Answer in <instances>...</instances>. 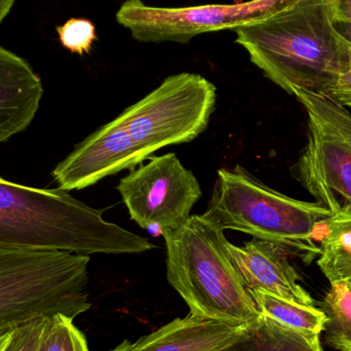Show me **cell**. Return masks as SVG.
<instances>
[{
    "instance_id": "1",
    "label": "cell",
    "mask_w": 351,
    "mask_h": 351,
    "mask_svg": "<svg viewBox=\"0 0 351 351\" xmlns=\"http://www.w3.org/2000/svg\"><path fill=\"white\" fill-rule=\"evenodd\" d=\"M68 191L39 189L0 178V249L140 254L156 245L103 218Z\"/></svg>"
},
{
    "instance_id": "2",
    "label": "cell",
    "mask_w": 351,
    "mask_h": 351,
    "mask_svg": "<svg viewBox=\"0 0 351 351\" xmlns=\"http://www.w3.org/2000/svg\"><path fill=\"white\" fill-rule=\"evenodd\" d=\"M235 43L282 90L330 93L350 66V43L334 28L323 0H303L235 30Z\"/></svg>"
},
{
    "instance_id": "3",
    "label": "cell",
    "mask_w": 351,
    "mask_h": 351,
    "mask_svg": "<svg viewBox=\"0 0 351 351\" xmlns=\"http://www.w3.org/2000/svg\"><path fill=\"white\" fill-rule=\"evenodd\" d=\"M167 247V278L190 313L250 325L261 317L255 301L225 251L224 230L202 215L162 231Z\"/></svg>"
},
{
    "instance_id": "4",
    "label": "cell",
    "mask_w": 351,
    "mask_h": 351,
    "mask_svg": "<svg viewBox=\"0 0 351 351\" xmlns=\"http://www.w3.org/2000/svg\"><path fill=\"white\" fill-rule=\"evenodd\" d=\"M202 216L224 231H241L278 243L309 262L319 255L315 241L333 214L319 202L295 199L271 189L237 165L218 171Z\"/></svg>"
},
{
    "instance_id": "5",
    "label": "cell",
    "mask_w": 351,
    "mask_h": 351,
    "mask_svg": "<svg viewBox=\"0 0 351 351\" xmlns=\"http://www.w3.org/2000/svg\"><path fill=\"white\" fill-rule=\"evenodd\" d=\"M88 255L0 249V335L40 317L90 309Z\"/></svg>"
},
{
    "instance_id": "6",
    "label": "cell",
    "mask_w": 351,
    "mask_h": 351,
    "mask_svg": "<svg viewBox=\"0 0 351 351\" xmlns=\"http://www.w3.org/2000/svg\"><path fill=\"white\" fill-rule=\"evenodd\" d=\"M307 142L295 169L303 187L333 214H351V112L330 93L298 90Z\"/></svg>"
},
{
    "instance_id": "7",
    "label": "cell",
    "mask_w": 351,
    "mask_h": 351,
    "mask_svg": "<svg viewBox=\"0 0 351 351\" xmlns=\"http://www.w3.org/2000/svg\"><path fill=\"white\" fill-rule=\"evenodd\" d=\"M216 101V86L204 76L179 73L169 76L117 117L150 158L166 146L188 143L204 133Z\"/></svg>"
},
{
    "instance_id": "8",
    "label": "cell",
    "mask_w": 351,
    "mask_h": 351,
    "mask_svg": "<svg viewBox=\"0 0 351 351\" xmlns=\"http://www.w3.org/2000/svg\"><path fill=\"white\" fill-rule=\"evenodd\" d=\"M303 0H250L234 4H204L156 8L129 0L117 12V21L142 43H187L197 35L218 32L271 18Z\"/></svg>"
},
{
    "instance_id": "9",
    "label": "cell",
    "mask_w": 351,
    "mask_h": 351,
    "mask_svg": "<svg viewBox=\"0 0 351 351\" xmlns=\"http://www.w3.org/2000/svg\"><path fill=\"white\" fill-rule=\"evenodd\" d=\"M148 160L121 179L117 190L130 218L141 228L156 227L162 232L177 228L189 219L202 197L199 182L175 154Z\"/></svg>"
},
{
    "instance_id": "10",
    "label": "cell",
    "mask_w": 351,
    "mask_h": 351,
    "mask_svg": "<svg viewBox=\"0 0 351 351\" xmlns=\"http://www.w3.org/2000/svg\"><path fill=\"white\" fill-rule=\"evenodd\" d=\"M148 156L138 148L119 117L97 130L60 162L53 172L59 189L80 190L100 180L132 170Z\"/></svg>"
},
{
    "instance_id": "11",
    "label": "cell",
    "mask_w": 351,
    "mask_h": 351,
    "mask_svg": "<svg viewBox=\"0 0 351 351\" xmlns=\"http://www.w3.org/2000/svg\"><path fill=\"white\" fill-rule=\"evenodd\" d=\"M224 245L247 290L262 291L297 304L315 307V299L299 284L300 276L291 264L290 252L286 247L256 237L241 247L227 239Z\"/></svg>"
},
{
    "instance_id": "12",
    "label": "cell",
    "mask_w": 351,
    "mask_h": 351,
    "mask_svg": "<svg viewBox=\"0 0 351 351\" xmlns=\"http://www.w3.org/2000/svg\"><path fill=\"white\" fill-rule=\"evenodd\" d=\"M43 95V82L30 64L0 47V145L31 125Z\"/></svg>"
},
{
    "instance_id": "13",
    "label": "cell",
    "mask_w": 351,
    "mask_h": 351,
    "mask_svg": "<svg viewBox=\"0 0 351 351\" xmlns=\"http://www.w3.org/2000/svg\"><path fill=\"white\" fill-rule=\"evenodd\" d=\"M247 326L190 313L137 341L125 340L111 351H219L239 339Z\"/></svg>"
},
{
    "instance_id": "14",
    "label": "cell",
    "mask_w": 351,
    "mask_h": 351,
    "mask_svg": "<svg viewBox=\"0 0 351 351\" xmlns=\"http://www.w3.org/2000/svg\"><path fill=\"white\" fill-rule=\"evenodd\" d=\"M249 293L261 315L296 332L315 348H322L319 336L327 323V315L323 311L297 304L262 291L249 290Z\"/></svg>"
},
{
    "instance_id": "15",
    "label": "cell",
    "mask_w": 351,
    "mask_h": 351,
    "mask_svg": "<svg viewBox=\"0 0 351 351\" xmlns=\"http://www.w3.org/2000/svg\"><path fill=\"white\" fill-rule=\"evenodd\" d=\"M317 265L331 286L344 284L351 290V214L328 220Z\"/></svg>"
},
{
    "instance_id": "16",
    "label": "cell",
    "mask_w": 351,
    "mask_h": 351,
    "mask_svg": "<svg viewBox=\"0 0 351 351\" xmlns=\"http://www.w3.org/2000/svg\"><path fill=\"white\" fill-rule=\"evenodd\" d=\"M219 351H323L296 332L261 315L243 335Z\"/></svg>"
},
{
    "instance_id": "17",
    "label": "cell",
    "mask_w": 351,
    "mask_h": 351,
    "mask_svg": "<svg viewBox=\"0 0 351 351\" xmlns=\"http://www.w3.org/2000/svg\"><path fill=\"white\" fill-rule=\"evenodd\" d=\"M327 315L324 342L337 351H351V290L346 285L331 286L319 303Z\"/></svg>"
},
{
    "instance_id": "18",
    "label": "cell",
    "mask_w": 351,
    "mask_h": 351,
    "mask_svg": "<svg viewBox=\"0 0 351 351\" xmlns=\"http://www.w3.org/2000/svg\"><path fill=\"white\" fill-rule=\"evenodd\" d=\"M37 351H88L84 334L64 315L47 317Z\"/></svg>"
},
{
    "instance_id": "19",
    "label": "cell",
    "mask_w": 351,
    "mask_h": 351,
    "mask_svg": "<svg viewBox=\"0 0 351 351\" xmlns=\"http://www.w3.org/2000/svg\"><path fill=\"white\" fill-rule=\"evenodd\" d=\"M57 33L66 49L80 56L90 53L97 39L96 27L86 19H70L57 27Z\"/></svg>"
},
{
    "instance_id": "20",
    "label": "cell",
    "mask_w": 351,
    "mask_h": 351,
    "mask_svg": "<svg viewBox=\"0 0 351 351\" xmlns=\"http://www.w3.org/2000/svg\"><path fill=\"white\" fill-rule=\"evenodd\" d=\"M47 317L33 319L12 331L2 351H37Z\"/></svg>"
},
{
    "instance_id": "21",
    "label": "cell",
    "mask_w": 351,
    "mask_h": 351,
    "mask_svg": "<svg viewBox=\"0 0 351 351\" xmlns=\"http://www.w3.org/2000/svg\"><path fill=\"white\" fill-rule=\"evenodd\" d=\"M332 24L351 45V0H323Z\"/></svg>"
},
{
    "instance_id": "22",
    "label": "cell",
    "mask_w": 351,
    "mask_h": 351,
    "mask_svg": "<svg viewBox=\"0 0 351 351\" xmlns=\"http://www.w3.org/2000/svg\"><path fill=\"white\" fill-rule=\"evenodd\" d=\"M330 94L335 97L340 103L351 109V45L350 47V66L346 73L342 74Z\"/></svg>"
},
{
    "instance_id": "23",
    "label": "cell",
    "mask_w": 351,
    "mask_h": 351,
    "mask_svg": "<svg viewBox=\"0 0 351 351\" xmlns=\"http://www.w3.org/2000/svg\"><path fill=\"white\" fill-rule=\"evenodd\" d=\"M16 0H0V23L10 14Z\"/></svg>"
},
{
    "instance_id": "24",
    "label": "cell",
    "mask_w": 351,
    "mask_h": 351,
    "mask_svg": "<svg viewBox=\"0 0 351 351\" xmlns=\"http://www.w3.org/2000/svg\"><path fill=\"white\" fill-rule=\"evenodd\" d=\"M12 332H10V333L3 334V335H0V351H2L4 348H5L6 344H8V340H10V335H12Z\"/></svg>"
}]
</instances>
